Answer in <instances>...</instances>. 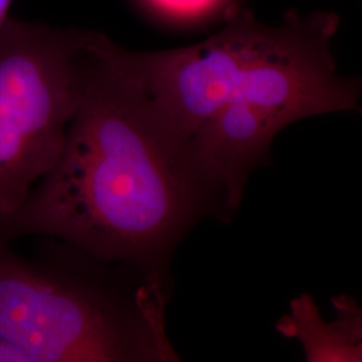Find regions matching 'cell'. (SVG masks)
I'll return each mask as SVG.
<instances>
[{
	"instance_id": "cell-3",
	"label": "cell",
	"mask_w": 362,
	"mask_h": 362,
	"mask_svg": "<svg viewBox=\"0 0 362 362\" xmlns=\"http://www.w3.org/2000/svg\"><path fill=\"white\" fill-rule=\"evenodd\" d=\"M25 257L0 236V341L25 362L180 361L169 300L127 264L40 238Z\"/></svg>"
},
{
	"instance_id": "cell-8",
	"label": "cell",
	"mask_w": 362,
	"mask_h": 362,
	"mask_svg": "<svg viewBox=\"0 0 362 362\" xmlns=\"http://www.w3.org/2000/svg\"><path fill=\"white\" fill-rule=\"evenodd\" d=\"M0 362H25V358L16 350L0 341Z\"/></svg>"
},
{
	"instance_id": "cell-1",
	"label": "cell",
	"mask_w": 362,
	"mask_h": 362,
	"mask_svg": "<svg viewBox=\"0 0 362 362\" xmlns=\"http://www.w3.org/2000/svg\"><path fill=\"white\" fill-rule=\"evenodd\" d=\"M204 218L218 219V207L187 141L83 38L65 146L26 200L0 219V236L52 238L127 264L169 300L172 258Z\"/></svg>"
},
{
	"instance_id": "cell-7",
	"label": "cell",
	"mask_w": 362,
	"mask_h": 362,
	"mask_svg": "<svg viewBox=\"0 0 362 362\" xmlns=\"http://www.w3.org/2000/svg\"><path fill=\"white\" fill-rule=\"evenodd\" d=\"M148 10L173 22H199L224 13L235 4L230 0H140Z\"/></svg>"
},
{
	"instance_id": "cell-2",
	"label": "cell",
	"mask_w": 362,
	"mask_h": 362,
	"mask_svg": "<svg viewBox=\"0 0 362 362\" xmlns=\"http://www.w3.org/2000/svg\"><path fill=\"white\" fill-rule=\"evenodd\" d=\"M338 27L337 13L297 10L272 26L235 3L219 33L192 46L133 52L97 31L85 33V46L139 91L163 127L187 140L231 103L272 107L293 122L357 110L361 81L341 76L332 52Z\"/></svg>"
},
{
	"instance_id": "cell-4",
	"label": "cell",
	"mask_w": 362,
	"mask_h": 362,
	"mask_svg": "<svg viewBox=\"0 0 362 362\" xmlns=\"http://www.w3.org/2000/svg\"><path fill=\"white\" fill-rule=\"evenodd\" d=\"M85 30L8 16L0 28V219L57 163L78 103Z\"/></svg>"
},
{
	"instance_id": "cell-6",
	"label": "cell",
	"mask_w": 362,
	"mask_h": 362,
	"mask_svg": "<svg viewBox=\"0 0 362 362\" xmlns=\"http://www.w3.org/2000/svg\"><path fill=\"white\" fill-rule=\"evenodd\" d=\"M337 320L327 322L310 294L291 300L290 314L281 318L276 330L299 339L309 362L362 361V310L346 294L332 299Z\"/></svg>"
},
{
	"instance_id": "cell-9",
	"label": "cell",
	"mask_w": 362,
	"mask_h": 362,
	"mask_svg": "<svg viewBox=\"0 0 362 362\" xmlns=\"http://www.w3.org/2000/svg\"><path fill=\"white\" fill-rule=\"evenodd\" d=\"M13 0H0V28L4 25L6 19L10 16V7Z\"/></svg>"
},
{
	"instance_id": "cell-5",
	"label": "cell",
	"mask_w": 362,
	"mask_h": 362,
	"mask_svg": "<svg viewBox=\"0 0 362 362\" xmlns=\"http://www.w3.org/2000/svg\"><path fill=\"white\" fill-rule=\"evenodd\" d=\"M293 119L272 107L231 103L208 116L185 140L194 165L218 207L231 221L242 206L251 173L270 161L272 145Z\"/></svg>"
}]
</instances>
